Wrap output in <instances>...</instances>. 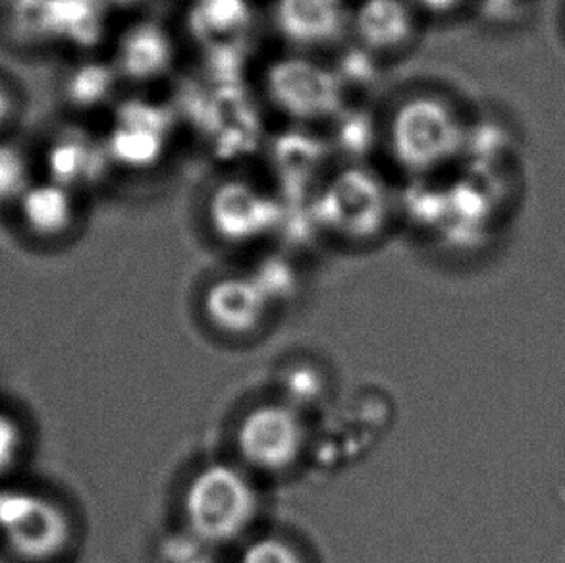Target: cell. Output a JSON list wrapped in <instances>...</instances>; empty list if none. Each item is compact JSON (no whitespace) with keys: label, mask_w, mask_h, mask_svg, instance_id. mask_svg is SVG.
Returning <instances> with one entry per match:
<instances>
[{"label":"cell","mask_w":565,"mask_h":563,"mask_svg":"<svg viewBox=\"0 0 565 563\" xmlns=\"http://www.w3.org/2000/svg\"><path fill=\"white\" fill-rule=\"evenodd\" d=\"M467 0H415L417 7L423 8L430 14L446 15L454 14L463 8Z\"/></svg>","instance_id":"30bf717a"},{"label":"cell","mask_w":565,"mask_h":563,"mask_svg":"<svg viewBox=\"0 0 565 563\" xmlns=\"http://www.w3.org/2000/svg\"><path fill=\"white\" fill-rule=\"evenodd\" d=\"M14 97L8 92L7 85L0 84V130L7 126L8 120L14 116Z\"/></svg>","instance_id":"8fae6325"},{"label":"cell","mask_w":565,"mask_h":563,"mask_svg":"<svg viewBox=\"0 0 565 563\" xmlns=\"http://www.w3.org/2000/svg\"><path fill=\"white\" fill-rule=\"evenodd\" d=\"M12 2H14V4H15V2H18V0H12Z\"/></svg>","instance_id":"4fadbf2b"},{"label":"cell","mask_w":565,"mask_h":563,"mask_svg":"<svg viewBox=\"0 0 565 563\" xmlns=\"http://www.w3.org/2000/svg\"><path fill=\"white\" fill-rule=\"evenodd\" d=\"M25 448V431L12 413L0 410V477L14 469Z\"/></svg>","instance_id":"9c48e42d"},{"label":"cell","mask_w":565,"mask_h":563,"mask_svg":"<svg viewBox=\"0 0 565 563\" xmlns=\"http://www.w3.org/2000/svg\"><path fill=\"white\" fill-rule=\"evenodd\" d=\"M259 511V490L249 472L237 465H205L185 488V527L203 549H224L242 541Z\"/></svg>","instance_id":"6da1fadb"},{"label":"cell","mask_w":565,"mask_h":563,"mask_svg":"<svg viewBox=\"0 0 565 563\" xmlns=\"http://www.w3.org/2000/svg\"><path fill=\"white\" fill-rule=\"evenodd\" d=\"M18 211L25 230L41 240L64 236L74 224L72 193L53 180L31 183L18 201Z\"/></svg>","instance_id":"8992f818"},{"label":"cell","mask_w":565,"mask_h":563,"mask_svg":"<svg viewBox=\"0 0 565 563\" xmlns=\"http://www.w3.org/2000/svg\"><path fill=\"white\" fill-rule=\"evenodd\" d=\"M309 440L306 419L296 405L260 404L239 419L234 446L242 464L252 471L282 475L294 469Z\"/></svg>","instance_id":"3957f363"},{"label":"cell","mask_w":565,"mask_h":563,"mask_svg":"<svg viewBox=\"0 0 565 563\" xmlns=\"http://www.w3.org/2000/svg\"><path fill=\"white\" fill-rule=\"evenodd\" d=\"M270 299L253 278H222L206 288L203 311L218 332L249 336L267 319Z\"/></svg>","instance_id":"5b68a950"},{"label":"cell","mask_w":565,"mask_h":563,"mask_svg":"<svg viewBox=\"0 0 565 563\" xmlns=\"http://www.w3.org/2000/svg\"><path fill=\"white\" fill-rule=\"evenodd\" d=\"M237 563H307L301 550L276 534L253 539L245 544Z\"/></svg>","instance_id":"ba28073f"},{"label":"cell","mask_w":565,"mask_h":563,"mask_svg":"<svg viewBox=\"0 0 565 563\" xmlns=\"http://www.w3.org/2000/svg\"><path fill=\"white\" fill-rule=\"evenodd\" d=\"M184 563H226L222 562V560H218V557H214L213 554H211V550L203 549V552H195V554H191L190 557H188V562Z\"/></svg>","instance_id":"7c38bea8"},{"label":"cell","mask_w":565,"mask_h":563,"mask_svg":"<svg viewBox=\"0 0 565 563\" xmlns=\"http://www.w3.org/2000/svg\"><path fill=\"white\" fill-rule=\"evenodd\" d=\"M74 519L58 500L22 487H0V539L25 563H51L74 541Z\"/></svg>","instance_id":"7a4b0ae2"},{"label":"cell","mask_w":565,"mask_h":563,"mask_svg":"<svg viewBox=\"0 0 565 563\" xmlns=\"http://www.w3.org/2000/svg\"><path fill=\"white\" fill-rule=\"evenodd\" d=\"M466 144V128L450 105L420 99L405 108V162L430 168L454 159Z\"/></svg>","instance_id":"277c9868"},{"label":"cell","mask_w":565,"mask_h":563,"mask_svg":"<svg viewBox=\"0 0 565 563\" xmlns=\"http://www.w3.org/2000/svg\"><path fill=\"white\" fill-rule=\"evenodd\" d=\"M30 185V164L22 149L0 141V206L18 205Z\"/></svg>","instance_id":"52a82bcc"}]
</instances>
